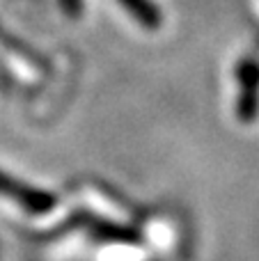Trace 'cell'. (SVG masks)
<instances>
[{"instance_id": "obj_6", "label": "cell", "mask_w": 259, "mask_h": 261, "mask_svg": "<svg viewBox=\"0 0 259 261\" xmlns=\"http://www.w3.org/2000/svg\"><path fill=\"white\" fill-rule=\"evenodd\" d=\"M255 9H259V0H255Z\"/></svg>"}, {"instance_id": "obj_4", "label": "cell", "mask_w": 259, "mask_h": 261, "mask_svg": "<svg viewBox=\"0 0 259 261\" xmlns=\"http://www.w3.org/2000/svg\"><path fill=\"white\" fill-rule=\"evenodd\" d=\"M140 252H136L133 248H128V245H113V248H108L103 254H101V259L103 261H136L131 257H138Z\"/></svg>"}, {"instance_id": "obj_2", "label": "cell", "mask_w": 259, "mask_h": 261, "mask_svg": "<svg viewBox=\"0 0 259 261\" xmlns=\"http://www.w3.org/2000/svg\"><path fill=\"white\" fill-rule=\"evenodd\" d=\"M0 197L16 202V206H21L23 211L32 213V216H46L58 206V199L50 193L39 188H30L28 184L12 179V176L0 172Z\"/></svg>"}, {"instance_id": "obj_5", "label": "cell", "mask_w": 259, "mask_h": 261, "mask_svg": "<svg viewBox=\"0 0 259 261\" xmlns=\"http://www.w3.org/2000/svg\"><path fill=\"white\" fill-rule=\"evenodd\" d=\"M62 7L69 16H78L83 9V0H62Z\"/></svg>"}, {"instance_id": "obj_3", "label": "cell", "mask_w": 259, "mask_h": 261, "mask_svg": "<svg viewBox=\"0 0 259 261\" xmlns=\"http://www.w3.org/2000/svg\"><path fill=\"white\" fill-rule=\"evenodd\" d=\"M122 7L140 23L147 30H159L163 25V16H161V9L156 7L151 0H119Z\"/></svg>"}, {"instance_id": "obj_1", "label": "cell", "mask_w": 259, "mask_h": 261, "mask_svg": "<svg viewBox=\"0 0 259 261\" xmlns=\"http://www.w3.org/2000/svg\"><path fill=\"white\" fill-rule=\"evenodd\" d=\"M237 119L252 124L259 117V60L243 58L237 64Z\"/></svg>"}]
</instances>
